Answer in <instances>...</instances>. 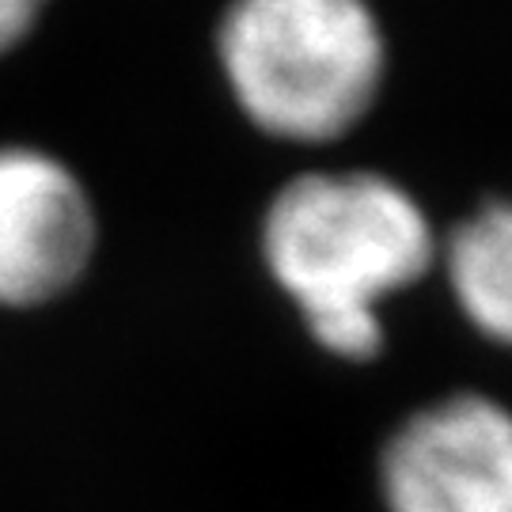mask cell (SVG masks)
Wrapping results in <instances>:
<instances>
[{
  "instance_id": "obj_1",
  "label": "cell",
  "mask_w": 512,
  "mask_h": 512,
  "mask_svg": "<svg viewBox=\"0 0 512 512\" xmlns=\"http://www.w3.org/2000/svg\"><path fill=\"white\" fill-rule=\"evenodd\" d=\"M258 258L315 349L372 365L387 349L384 304L437 274L440 232L387 171L308 167L262 205Z\"/></svg>"
},
{
  "instance_id": "obj_2",
  "label": "cell",
  "mask_w": 512,
  "mask_h": 512,
  "mask_svg": "<svg viewBox=\"0 0 512 512\" xmlns=\"http://www.w3.org/2000/svg\"><path fill=\"white\" fill-rule=\"evenodd\" d=\"M213 54L243 122L300 148L353 137L391 73L372 0H224Z\"/></svg>"
},
{
  "instance_id": "obj_3",
  "label": "cell",
  "mask_w": 512,
  "mask_h": 512,
  "mask_svg": "<svg viewBox=\"0 0 512 512\" xmlns=\"http://www.w3.org/2000/svg\"><path fill=\"white\" fill-rule=\"evenodd\" d=\"M103 217L92 186L65 156L0 141V311L65 304L92 277Z\"/></svg>"
},
{
  "instance_id": "obj_4",
  "label": "cell",
  "mask_w": 512,
  "mask_h": 512,
  "mask_svg": "<svg viewBox=\"0 0 512 512\" xmlns=\"http://www.w3.org/2000/svg\"><path fill=\"white\" fill-rule=\"evenodd\" d=\"M384 512H512V406L448 391L414 406L376 456Z\"/></svg>"
},
{
  "instance_id": "obj_5",
  "label": "cell",
  "mask_w": 512,
  "mask_h": 512,
  "mask_svg": "<svg viewBox=\"0 0 512 512\" xmlns=\"http://www.w3.org/2000/svg\"><path fill=\"white\" fill-rule=\"evenodd\" d=\"M437 270L467 327L512 353V194H490L440 232Z\"/></svg>"
},
{
  "instance_id": "obj_6",
  "label": "cell",
  "mask_w": 512,
  "mask_h": 512,
  "mask_svg": "<svg viewBox=\"0 0 512 512\" xmlns=\"http://www.w3.org/2000/svg\"><path fill=\"white\" fill-rule=\"evenodd\" d=\"M50 8L54 0H0V61L23 50L38 35Z\"/></svg>"
}]
</instances>
